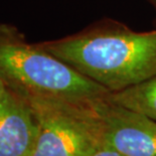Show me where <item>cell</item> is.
I'll return each mask as SVG.
<instances>
[{"label":"cell","instance_id":"obj_2","mask_svg":"<svg viewBox=\"0 0 156 156\" xmlns=\"http://www.w3.org/2000/svg\"><path fill=\"white\" fill-rule=\"evenodd\" d=\"M0 77L18 93L91 100L109 92L38 44H30L11 25L0 23Z\"/></svg>","mask_w":156,"mask_h":156},{"label":"cell","instance_id":"obj_9","mask_svg":"<svg viewBox=\"0 0 156 156\" xmlns=\"http://www.w3.org/2000/svg\"><path fill=\"white\" fill-rule=\"evenodd\" d=\"M154 2H155V4H156V0H154Z\"/></svg>","mask_w":156,"mask_h":156},{"label":"cell","instance_id":"obj_7","mask_svg":"<svg viewBox=\"0 0 156 156\" xmlns=\"http://www.w3.org/2000/svg\"><path fill=\"white\" fill-rule=\"evenodd\" d=\"M90 156H124V155H122L120 152L114 149L111 145H109L105 141L100 147L96 149Z\"/></svg>","mask_w":156,"mask_h":156},{"label":"cell","instance_id":"obj_6","mask_svg":"<svg viewBox=\"0 0 156 156\" xmlns=\"http://www.w3.org/2000/svg\"><path fill=\"white\" fill-rule=\"evenodd\" d=\"M109 101L156 121V75L106 96Z\"/></svg>","mask_w":156,"mask_h":156},{"label":"cell","instance_id":"obj_4","mask_svg":"<svg viewBox=\"0 0 156 156\" xmlns=\"http://www.w3.org/2000/svg\"><path fill=\"white\" fill-rule=\"evenodd\" d=\"M106 96L94 100L105 141L124 156H156V121L114 104Z\"/></svg>","mask_w":156,"mask_h":156},{"label":"cell","instance_id":"obj_1","mask_svg":"<svg viewBox=\"0 0 156 156\" xmlns=\"http://www.w3.org/2000/svg\"><path fill=\"white\" fill-rule=\"evenodd\" d=\"M38 45L109 92L156 75V30L104 26Z\"/></svg>","mask_w":156,"mask_h":156},{"label":"cell","instance_id":"obj_3","mask_svg":"<svg viewBox=\"0 0 156 156\" xmlns=\"http://www.w3.org/2000/svg\"><path fill=\"white\" fill-rule=\"evenodd\" d=\"M18 94L27 102L37 124L31 156H90L105 142L103 124L94 107L95 99L71 100Z\"/></svg>","mask_w":156,"mask_h":156},{"label":"cell","instance_id":"obj_8","mask_svg":"<svg viewBox=\"0 0 156 156\" xmlns=\"http://www.w3.org/2000/svg\"><path fill=\"white\" fill-rule=\"evenodd\" d=\"M7 90H8V87L6 86L5 82L3 81L2 78L0 77V99L5 95V93L7 92Z\"/></svg>","mask_w":156,"mask_h":156},{"label":"cell","instance_id":"obj_5","mask_svg":"<svg viewBox=\"0 0 156 156\" xmlns=\"http://www.w3.org/2000/svg\"><path fill=\"white\" fill-rule=\"evenodd\" d=\"M37 124L30 107L9 89L0 99V156H31Z\"/></svg>","mask_w":156,"mask_h":156}]
</instances>
